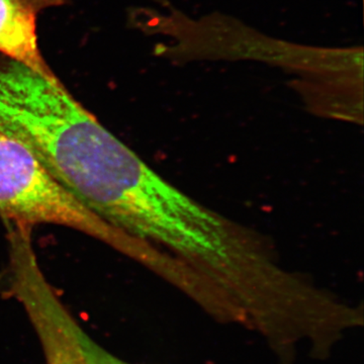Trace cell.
Masks as SVG:
<instances>
[{"mask_svg": "<svg viewBox=\"0 0 364 364\" xmlns=\"http://www.w3.org/2000/svg\"><path fill=\"white\" fill-rule=\"evenodd\" d=\"M0 130L25 144L76 200L142 241L170 182L69 92L20 62L0 59Z\"/></svg>", "mask_w": 364, "mask_h": 364, "instance_id": "6da1fadb", "label": "cell"}, {"mask_svg": "<svg viewBox=\"0 0 364 364\" xmlns=\"http://www.w3.org/2000/svg\"><path fill=\"white\" fill-rule=\"evenodd\" d=\"M0 215L7 225L70 228L147 264L150 249L85 207L48 171L39 158L0 130Z\"/></svg>", "mask_w": 364, "mask_h": 364, "instance_id": "7a4b0ae2", "label": "cell"}, {"mask_svg": "<svg viewBox=\"0 0 364 364\" xmlns=\"http://www.w3.org/2000/svg\"><path fill=\"white\" fill-rule=\"evenodd\" d=\"M11 291L25 309L42 345L47 364H88L72 331L71 314L46 279L32 235H9Z\"/></svg>", "mask_w": 364, "mask_h": 364, "instance_id": "3957f363", "label": "cell"}, {"mask_svg": "<svg viewBox=\"0 0 364 364\" xmlns=\"http://www.w3.org/2000/svg\"><path fill=\"white\" fill-rule=\"evenodd\" d=\"M157 32L168 33L177 45L167 49L178 63L193 60H256L280 66L289 43L267 37L240 21L213 14L193 21L181 11L161 16Z\"/></svg>", "mask_w": 364, "mask_h": 364, "instance_id": "277c9868", "label": "cell"}, {"mask_svg": "<svg viewBox=\"0 0 364 364\" xmlns=\"http://www.w3.org/2000/svg\"><path fill=\"white\" fill-rule=\"evenodd\" d=\"M59 0H0V55L54 77L38 46L37 18Z\"/></svg>", "mask_w": 364, "mask_h": 364, "instance_id": "5b68a950", "label": "cell"}, {"mask_svg": "<svg viewBox=\"0 0 364 364\" xmlns=\"http://www.w3.org/2000/svg\"><path fill=\"white\" fill-rule=\"evenodd\" d=\"M282 68L303 80L333 85L363 86V49L318 48L289 45Z\"/></svg>", "mask_w": 364, "mask_h": 364, "instance_id": "8992f818", "label": "cell"}, {"mask_svg": "<svg viewBox=\"0 0 364 364\" xmlns=\"http://www.w3.org/2000/svg\"><path fill=\"white\" fill-rule=\"evenodd\" d=\"M311 112L348 122L363 121V86L313 82L298 79L291 83Z\"/></svg>", "mask_w": 364, "mask_h": 364, "instance_id": "52a82bcc", "label": "cell"}, {"mask_svg": "<svg viewBox=\"0 0 364 364\" xmlns=\"http://www.w3.org/2000/svg\"><path fill=\"white\" fill-rule=\"evenodd\" d=\"M72 323V331L75 335L81 351L88 364H132L119 359L114 354L102 348L90 335L78 325L76 321Z\"/></svg>", "mask_w": 364, "mask_h": 364, "instance_id": "ba28073f", "label": "cell"}]
</instances>
